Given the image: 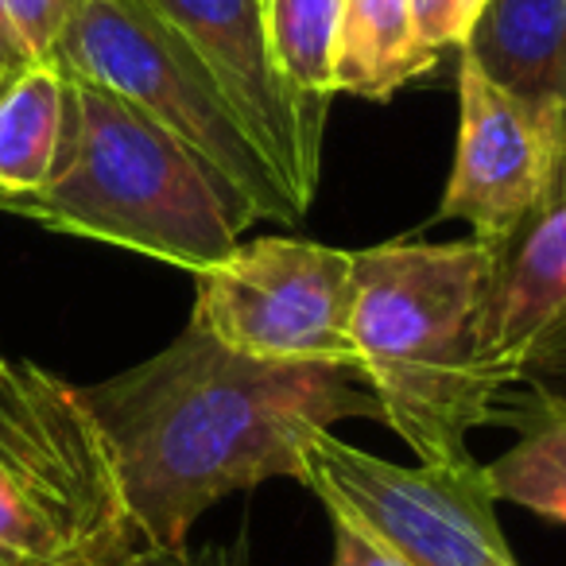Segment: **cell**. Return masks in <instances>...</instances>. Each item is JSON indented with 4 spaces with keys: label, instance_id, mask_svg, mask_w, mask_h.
<instances>
[{
    "label": "cell",
    "instance_id": "obj_20",
    "mask_svg": "<svg viewBox=\"0 0 566 566\" xmlns=\"http://www.w3.org/2000/svg\"><path fill=\"white\" fill-rule=\"evenodd\" d=\"M24 63H32V59L24 55V48L12 40V32L4 28V20H0V82L9 78V74H17Z\"/></svg>",
    "mask_w": 566,
    "mask_h": 566
},
{
    "label": "cell",
    "instance_id": "obj_5",
    "mask_svg": "<svg viewBox=\"0 0 566 566\" xmlns=\"http://www.w3.org/2000/svg\"><path fill=\"white\" fill-rule=\"evenodd\" d=\"M51 63L63 66L71 78L125 97L159 128L179 136L260 218H303L280 175L244 133L218 78L148 0H78L51 51Z\"/></svg>",
    "mask_w": 566,
    "mask_h": 566
},
{
    "label": "cell",
    "instance_id": "obj_3",
    "mask_svg": "<svg viewBox=\"0 0 566 566\" xmlns=\"http://www.w3.org/2000/svg\"><path fill=\"white\" fill-rule=\"evenodd\" d=\"M71 78V74H66ZM0 210L206 272L260 213L179 136L94 82L71 78L66 133L48 187Z\"/></svg>",
    "mask_w": 566,
    "mask_h": 566
},
{
    "label": "cell",
    "instance_id": "obj_7",
    "mask_svg": "<svg viewBox=\"0 0 566 566\" xmlns=\"http://www.w3.org/2000/svg\"><path fill=\"white\" fill-rule=\"evenodd\" d=\"M190 323L256 361L354 365V252L300 237L237 244L195 272Z\"/></svg>",
    "mask_w": 566,
    "mask_h": 566
},
{
    "label": "cell",
    "instance_id": "obj_15",
    "mask_svg": "<svg viewBox=\"0 0 566 566\" xmlns=\"http://www.w3.org/2000/svg\"><path fill=\"white\" fill-rule=\"evenodd\" d=\"M342 0H264L268 48L300 94L334 97V35Z\"/></svg>",
    "mask_w": 566,
    "mask_h": 566
},
{
    "label": "cell",
    "instance_id": "obj_1",
    "mask_svg": "<svg viewBox=\"0 0 566 566\" xmlns=\"http://www.w3.org/2000/svg\"><path fill=\"white\" fill-rule=\"evenodd\" d=\"M78 392L151 547H182L221 496L272 478L303 481V447L334 423H385L354 365L256 361L195 323L136 369Z\"/></svg>",
    "mask_w": 566,
    "mask_h": 566
},
{
    "label": "cell",
    "instance_id": "obj_10",
    "mask_svg": "<svg viewBox=\"0 0 566 566\" xmlns=\"http://www.w3.org/2000/svg\"><path fill=\"white\" fill-rule=\"evenodd\" d=\"M489 244L478 365L493 388L532 385L566 403V179L532 218Z\"/></svg>",
    "mask_w": 566,
    "mask_h": 566
},
{
    "label": "cell",
    "instance_id": "obj_11",
    "mask_svg": "<svg viewBox=\"0 0 566 566\" xmlns=\"http://www.w3.org/2000/svg\"><path fill=\"white\" fill-rule=\"evenodd\" d=\"M462 55L524 105L566 120V0H489Z\"/></svg>",
    "mask_w": 566,
    "mask_h": 566
},
{
    "label": "cell",
    "instance_id": "obj_6",
    "mask_svg": "<svg viewBox=\"0 0 566 566\" xmlns=\"http://www.w3.org/2000/svg\"><path fill=\"white\" fill-rule=\"evenodd\" d=\"M303 485L403 566H516L478 462L396 465L323 431L303 447Z\"/></svg>",
    "mask_w": 566,
    "mask_h": 566
},
{
    "label": "cell",
    "instance_id": "obj_16",
    "mask_svg": "<svg viewBox=\"0 0 566 566\" xmlns=\"http://www.w3.org/2000/svg\"><path fill=\"white\" fill-rule=\"evenodd\" d=\"M78 0H0V20L28 59H51Z\"/></svg>",
    "mask_w": 566,
    "mask_h": 566
},
{
    "label": "cell",
    "instance_id": "obj_12",
    "mask_svg": "<svg viewBox=\"0 0 566 566\" xmlns=\"http://www.w3.org/2000/svg\"><path fill=\"white\" fill-rule=\"evenodd\" d=\"M439 63L423 48L408 0H342L334 35V94L388 102Z\"/></svg>",
    "mask_w": 566,
    "mask_h": 566
},
{
    "label": "cell",
    "instance_id": "obj_2",
    "mask_svg": "<svg viewBox=\"0 0 566 566\" xmlns=\"http://www.w3.org/2000/svg\"><path fill=\"white\" fill-rule=\"evenodd\" d=\"M485 268L481 237L354 252V365L423 465L478 462L465 434L493 419L501 388L478 365Z\"/></svg>",
    "mask_w": 566,
    "mask_h": 566
},
{
    "label": "cell",
    "instance_id": "obj_4",
    "mask_svg": "<svg viewBox=\"0 0 566 566\" xmlns=\"http://www.w3.org/2000/svg\"><path fill=\"white\" fill-rule=\"evenodd\" d=\"M148 547L82 392L35 361L0 365V566H63Z\"/></svg>",
    "mask_w": 566,
    "mask_h": 566
},
{
    "label": "cell",
    "instance_id": "obj_19",
    "mask_svg": "<svg viewBox=\"0 0 566 566\" xmlns=\"http://www.w3.org/2000/svg\"><path fill=\"white\" fill-rule=\"evenodd\" d=\"M334 566H403V563H396L385 547L365 539L357 527L334 520Z\"/></svg>",
    "mask_w": 566,
    "mask_h": 566
},
{
    "label": "cell",
    "instance_id": "obj_17",
    "mask_svg": "<svg viewBox=\"0 0 566 566\" xmlns=\"http://www.w3.org/2000/svg\"><path fill=\"white\" fill-rule=\"evenodd\" d=\"M408 4L423 48L442 55L450 48H465V40H470L473 24L481 20L489 0H408Z\"/></svg>",
    "mask_w": 566,
    "mask_h": 566
},
{
    "label": "cell",
    "instance_id": "obj_14",
    "mask_svg": "<svg viewBox=\"0 0 566 566\" xmlns=\"http://www.w3.org/2000/svg\"><path fill=\"white\" fill-rule=\"evenodd\" d=\"M485 481L496 501L566 524V403H547L532 431L485 465Z\"/></svg>",
    "mask_w": 566,
    "mask_h": 566
},
{
    "label": "cell",
    "instance_id": "obj_18",
    "mask_svg": "<svg viewBox=\"0 0 566 566\" xmlns=\"http://www.w3.org/2000/svg\"><path fill=\"white\" fill-rule=\"evenodd\" d=\"M63 566H249L244 543L233 547H136L128 555L90 558V563H63Z\"/></svg>",
    "mask_w": 566,
    "mask_h": 566
},
{
    "label": "cell",
    "instance_id": "obj_9",
    "mask_svg": "<svg viewBox=\"0 0 566 566\" xmlns=\"http://www.w3.org/2000/svg\"><path fill=\"white\" fill-rule=\"evenodd\" d=\"M566 179V120L496 86L473 59L458 66V151L439 218L496 241L532 218Z\"/></svg>",
    "mask_w": 566,
    "mask_h": 566
},
{
    "label": "cell",
    "instance_id": "obj_13",
    "mask_svg": "<svg viewBox=\"0 0 566 566\" xmlns=\"http://www.w3.org/2000/svg\"><path fill=\"white\" fill-rule=\"evenodd\" d=\"M71 78L51 59H32L0 82V206L48 187L66 133Z\"/></svg>",
    "mask_w": 566,
    "mask_h": 566
},
{
    "label": "cell",
    "instance_id": "obj_21",
    "mask_svg": "<svg viewBox=\"0 0 566 566\" xmlns=\"http://www.w3.org/2000/svg\"><path fill=\"white\" fill-rule=\"evenodd\" d=\"M0 365H4V357H0Z\"/></svg>",
    "mask_w": 566,
    "mask_h": 566
},
{
    "label": "cell",
    "instance_id": "obj_8",
    "mask_svg": "<svg viewBox=\"0 0 566 566\" xmlns=\"http://www.w3.org/2000/svg\"><path fill=\"white\" fill-rule=\"evenodd\" d=\"M198 51L241 117L283 190L307 213L323 171V133L331 102L307 97L283 78L268 48L264 0H148Z\"/></svg>",
    "mask_w": 566,
    "mask_h": 566
}]
</instances>
